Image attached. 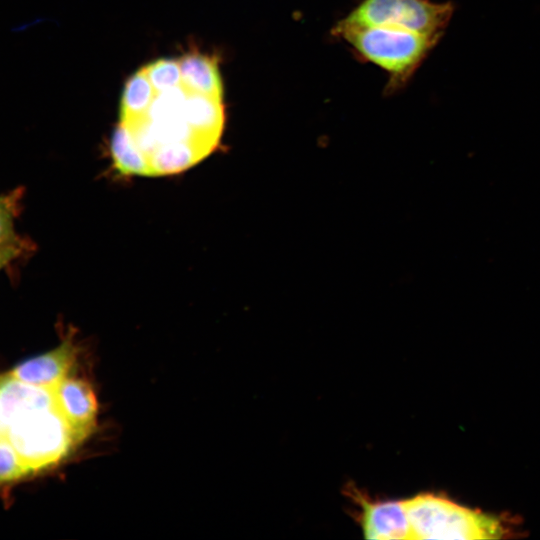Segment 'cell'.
<instances>
[{
	"instance_id": "9c48e42d",
	"label": "cell",
	"mask_w": 540,
	"mask_h": 540,
	"mask_svg": "<svg viewBox=\"0 0 540 540\" xmlns=\"http://www.w3.org/2000/svg\"><path fill=\"white\" fill-rule=\"evenodd\" d=\"M181 86L187 91L222 99L223 85L217 58L191 51L180 59Z\"/></svg>"
},
{
	"instance_id": "52a82bcc",
	"label": "cell",
	"mask_w": 540,
	"mask_h": 540,
	"mask_svg": "<svg viewBox=\"0 0 540 540\" xmlns=\"http://www.w3.org/2000/svg\"><path fill=\"white\" fill-rule=\"evenodd\" d=\"M72 335L68 334L56 348L21 362L10 374L25 383L52 390L68 377L75 363L78 348Z\"/></svg>"
},
{
	"instance_id": "8fae6325",
	"label": "cell",
	"mask_w": 540,
	"mask_h": 540,
	"mask_svg": "<svg viewBox=\"0 0 540 540\" xmlns=\"http://www.w3.org/2000/svg\"><path fill=\"white\" fill-rule=\"evenodd\" d=\"M156 96L157 92L144 69L136 71L128 78L123 89L119 123L131 125L144 119Z\"/></svg>"
},
{
	"instance_id": "7c38bea8",
	"label": "cell",
	"mask_w": 540,
	"mask_h": 540,
	"mask_svg": "<svg viewBox=\"0 0 540 540\" xmlns=\"http://www.w3.org/2000/svg\"><path fill=\"white\" fill-rule=\"evenodd\" d=\"M142 68L157 94L177 88L182 84L179 60L158 59Z\"/></svg>"
},
{
	"instance_id": "ba28073f",
	"label": "cell",
	"mask_w": 540,
	"mask_h": 540,
	"mask_svg": "<svg viewBox=\"0 0 540 540\" xmlns=\"http://www.w3.org/2000/svg\"><path fill=\"white\" fill-rule=\"evenodd\" d=\"M53 406L51 389L25 383L10 373L0 376V434L18 419Z\"/></svg>"
},
{
	"instance_id": "5bb4252c",
	"label": "cell",
	"mask_w": 540,
	"mask_h": 540,
	"mask_svg": "<svg viewBox=\"0 0 540 540\" xmlns=\"http://www.w3.org/2000/svg\"><path fill=\"white\" fill-rule=\"evenodd\" d=\"M34 243L27 237L0 244V271L9 267L13 262L34 251Z\"/></svg>"
},
{
	"instance_id": "4fadbf2b",
	"label": "cell",
	"mask_w": 540,
	"mask_h": 540,
	"mask_svg": "<svg viewBox=\"0 0 540 540\" xmlns=\"http://www.w3.org/2000/svg\"><path fill=\"white\" fill-rule=\"evenodd\" d=\"M28 474L16 449L6 437L0 435V483L16 481Z\"/></svg>"
},
{
	"instance_id": "7a4b0ae2",
	"label": "cell",
	"mask_w": 540,
	"mask_h": 540,
	"mask_svg": "<svg viewBox=\"0 0 540 540\" xmlns=\"http://www.w3.org/2000/svg\"><path fill=\"white\" fill-rule=\"evenodd\" d=\"M332 32L348 42L363 59L389 74L387 93L402 88L439 41L390 27H355L337 23Z\"/></svg>"
},
{
	"instance_id": "6da1fadb",
	"label": "cell",
	"mask_w": 540,
	"mask_h": 540,
	"mask_svg": "<svg viewBox=\"0 0 540 540\" xmlns=\"http://www.w3.org/2000/svg\"><path fill=\"white\" fill-rule=\"evenodd\" d=\"M410 539H500L514 531L503 517L460 505L442 494L403 500Z\"/></svg>"
},
{
	"instance_id": "8992f818",
	"label": "cell",
	"mask_w": 540,
	"mask_h": 540,
	"mask_svg": "<svg viewBox=\"0 0 540 540\" xmlns=\"http://www.w3.org/2000/svg\"><path fill=\"white\" fill-rule=\"evenodd\" d=\"M52 391L57 410L78 441H83L95 427L98 409L91 385L79 378L66 377Z\"/></svg>"
},
{
	"instance_id": "277c9868",
	"label": "cell",
	"mask_w": 540,
	"mask_h": 540,
	"mask_svg": "<svg viewBox=\"0 0 540 540\" xmlns=\"http://www.w3.org/2000/svg\"><path fill=\"white\" fill-rule=\"evenodd\" d=\"M454 12L450 2L430 0H363L338 23L355 27H390L443 36Z\"/></svg>"
},
{
	"instance_id": "5b68a950",
	"label": "cell",
	"mask_w": 540,
	"mask_h": 540,
	"mask_svg": "<svg viewBox=\"0 0 540 540\" xmlns=\"http://www.w3.org/2000/svg\"><path fill=\"white\" fill-rule=\"evenodd\" d=\"M347 494L360 507V523L367 539H410V527L403 500L371 501L354 486Z\"/></svg>"
},
{
	"instance_id": "3957f363",
	"label": "cell",
	"mask_w": 540,
	"mask_h": 540,
	"mask_svg": "<svg viewBox=\"0 0 540 540\" xmlns=\"http://www.w3.org/2000/svg\"><path fill=\"white\" fill-rule=\"evenodd\" d=\"M0 435L13 445L29 473L57 464L80 443L56 406L18 419Z\"/></svg>"
},
{
	"instance_id": "30bf717a",
	"label": "cell",
	"mask_w": 540,
	"mask_h": 540,
	"mask_svg": "<svg viewBox=\"0 0 540 540\" xmlns=\"http://www.w3.org/2000/svg\"><path fill=\"white\" fill-rule=\"evenodd\" d=\"M184 111L188 124L196 133L219 145L225 124L222 99L187 92Z\"/></svg>"
}]
</instances>
